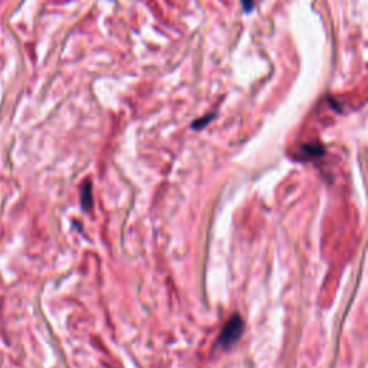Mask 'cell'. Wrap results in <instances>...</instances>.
<instances>
[{"mask_svg":"<svg viewBox=\"0 0 368 368\" xmlns=\"http://www.w3.org/2000/svg\"><path fill=\"white\" fill-rule=\"evenodd\" d=\"M213 118H215V114L206 115V117H203V118H199L197 121H194L192 127L194 128V130H200V128H204L207 124L210 123V121H212Z\"/></svg>","mask_w":368,"mask_h":368,"instance_id":"obj_4","label":"cell"},{"mask_svg":"<svg viewBox=\"0 0 368 368\" xmlns=\"http://www.w3.org/2000/svg\"><path fill=\"white\" fill-rule=\"evenodd\" d=\"M82 204L86 209H89L92 204V190H91V181H86L82 189Z\"/></svg>","mask_w":368,"mask_h":368,"instance_id":"obj_3","label":"cell"},{"mask_svg":"<svg viewBox=\"0 0 368 368\" xmlns=\"http://www.w3.org/2000/svg\"><path fill=\"white\" fill-rule=\"evenodd\" d=\"M243 6H245V10H250L253 6V0H243Z\"/></svg>","mask_w":368,"mask_h":368,"instance_id":"obj_5","label":"cell"},{"mask_svg":"<svg viewBox=\"0 0 368 368\" xmlns=\"http://www.w3.org/2000/svg\"><path fill=\"white\" fill-rule=\"evenodd\" d=\"M243 327H245V324H243V319L240 318V315L235 314L224 325V328L217 338V344L224 350H229L230 347H233L239 341V338L242 337Z\"/></svg>","mask_w":368,"mask_h":368,"instance_id":"obj_1","label":"cell"},{"mask_svg":"<svg viewBox=\"0 0 368 368\" xmlns=\"http://www.w3.org/2000/svg\"><path fill=\"white\" fill-rule=\"evenodd\" d=\"M301 151L305 155V158H316L324 155V147L321 144H307L301 147Z\"/></svg>","mask_w":368,"mask_h":368,"instance_id":"obj_2","label":"cell"}]
</instances>
